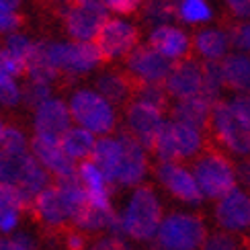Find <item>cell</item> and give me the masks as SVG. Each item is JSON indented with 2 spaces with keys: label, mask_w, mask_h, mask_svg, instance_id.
I'll return each mask as SVG.
<instances>
[{
  "label": "cell",
  "mask_w": 250,
  "mask_h": 250,
  "mask_svg": "<svg viewBox=\"0 0 250 250\" xmlns=\"http://www.w3.org/2000/svg\"><path fill=\"white\" fill-rule=\"evenodd\" d=\"M41 54L47 64L64 78V86H70L76 78L86 76L101 64V56L92 41H39Z\"/></svg>",
  "instance_id": "1"
},
{
  "label": "cell",
  "mask_w": 250,
  "mask_h": 250,
  "mask_svg": "<svg viewBox=\"0 0 250 250\" xmlns=\"http://www.w3.org/2000/svg\"><path fill=\"white\" fill-rule=\"evenodd\" d=\"M193 174L203 197L211 201H217L228 193H232L238 185L236 164L232 162L230 154H226L209 142L193 160Z\"/></svg>",
  "instance_id": "2"
},
{
  "label": "cell",
  "mask_w": 250,
  "mask_h": 250,
  "mask_svg": "<svg viewBox=\"0 0 250 250\" xmlns=\"http://www.w3.org/2000/svg\"><path fill=\"white\" fill-rule=\"evenodd\" d=\"M121 217V230L131 240L150 242L164 220L162 203L150 185H140L129 197Z\"/></svg>",
  "instance_id": "3"
},
{
  "label": "cell",
  "mask_w": 250,
  "mask_h": 250,
  "mask_svg": "<svg viewBox=\"0 0 250 250\" xmlns=\"http://www.w3.org/2000/svg\"><path fill=\"white\" fill-rule=\"evenodd\" d=\"M207 228L201 215L172 211L162 220L152 240V250H201Z\"/></svg>",
  "instance_id": "4"
},
{
  "label": "cell",
  "mask_w": 250,
  "mask_h": 250,
  "mask_svg": "<svg viewBox=\"0 0 250 250\" xmlns=\"http://www.w3.org/2000/svg\"><path fill=\"white\" fill-rule=\"evenodd\" d=\"M207 146V135L181 121H166L162 131L156 138L152 152L162 162L195 160Z\"/></svg>",
  "instance_id": "5"
},
{
  "label": "cell",
  "mask_w": 250,
  "mask_h": 250,
  "mask_svg": "<svg viewBox=\"0 0 250 250\" xmlns=\"http://www.w3.org/2000/svg\"><path fill=\"white\" fill-rule=\"evenodd\" d=\"M207 142L217 146L220 150L232 156L246 158L250 154V131L242 127V123L234 115L232 105L220 99L211 105L209 125H207Z\"/></svg>",
  "instance_id": "6"
},
{
  "label": "cell",
  "mask_w": 250,
  "mask_h": 250,
  "mask_svg": "<svg viewBox=\"0 0 250 250\" xmlns=\"http://www.w3.org/2000/svg\"><path fill=\"white\" fill-rule=\"evenodd\" d=\"M0 183L15 185L23 191L29 201L49 187V172L37 162L33 154L19 152V154H8L0 150Z\"/></svg>",
  "instance_id": "7"
},
{
  "label": "cell",
  "mask_w": 250,
  "mask_h": 250,
  "mask_svg": "<svg viewBox=\"0 0 250 250\" xmlns=\"http://www.w3.org/2000/svg\"><path fill=\"white\" fill-rule=\"evenodd\" d=\"M70 113L80 127L97 135H111L117 127V115L111 103L97 90L80 88L70 97Z\"/></svg>",
  "instance_id": "8"
},
{
  "label": "cell",
  "mask_w": 250,
  "mask_h": 250,
  "mask_svg": "<svg viewBox=\"0 0 250 250\" xmlns=\"http://www.w3.org/2000/svg\"><path fill=\"white\" fill-rule=\"evenodd\" d=\"M107 19V8L101 0H70L58 10V23L74 41L95 39L97 31Z\"/></svg>",
  "instance_id": "9"
},
{
  "label": "cell",
  "mask_w": 250,
  "mask_h": 250,
  "mask_svg": "<svg viewBox=\"0 0 250 250\" xmlns=\"http://www.w3.org/2000/svg\"><path fill=\"white\" fill-rule=\"evenodd\" d=\"M140 39H142V29L138 25L121 19H107L103 27L97 31L92 43H95L101 56V64L111 66L113 62L127 58L140 45Z\"/></svg>",
  "instance_id": "10"
},
{
  "label": "cell",
  "mask_w": 250,
  "mask_h": 250,
  "mask_svg": "<svg viewBox=\"0 0 250 250\" xmlns=\"http://www.w3.org/2000/svg\"><path fill=\"white\" fill-rule=\"evenodd\" d=\"M154 174L162 189L168 193L172 199L187 203V205H199L203 201V193L197 185L195 174L181 162H162L154 166Z\"/></svg>",
  "instance_id": "11"
},
{
  "label": "cell",
  "mask_w": 250,
  "mask_h": 250,
  "mask_svg": "<svg viewBox=\"0 0 250 250\" xmlns=\"http://www.w3.org/2000/svg\"><path fill=\"white\" fill-rule=\"evenodd\" d=\"M172 62L164 58L150 45H138L123 60V68L135 78V82L148 84H164L172 70Z\"/></svg>",
  "instance_id": "12"
},
{
  "label": "cell",
  "mask_w": 250,
  "mask_h": 250,
  "mask_svg": "<svg viewBox=\"0 0 250 250\" xmlns=\"http://www.w3.org/2000/svg\"><path fill=\"white\" fill-rule=\"evenodd\" d=\"M164 113L148 103L131 101L125 107V129H127L135 140H138L146 150L154 148L156 138L164 127Z\"/></svg>",
  "instance_id": "13"
},
{
  "label": "cell",
  "mask_w": 250,
  "mask_h": 250,
  "mask_svg": "<svg viewBox=\"0 0 250 250\" xmlns=\"http://www.w3.org/2000/svg\"><path fill=\"white\" fill-rule=\"evenodd\" d=\"M213 217L222 230L244 236L250 232V193L244 189H234L217 199Z\"/></svg>",
  "instance_id": "14"
},
{
  "label": "cell",
  "mask_w": 250,
  "mask_h": 250,
  "mask_svg": "<svg viewBox=\"0 0 250 250\" xmlns=\"http://www.w3.org/2000/svg\"><path fill=\"white\" fill-rule=\"evenodd\" d=\"M31 152L37 162L51 174V179H70L76 176L74 160L64 152L60 138H51L43 133H33L31 138Z\"/></svg>",
  "instance_id": "15"
},
{
  "label": "cell",
  "mask_w": 250,
  "mask_h": 250,
  "mask_svg": "<svg viewBox=\"0 0 250 250\" xmlns=\"http://www.w3.org/2000/svg\"><path fill=\"white\" fill-rule=\"evenodd\" d=\"M170 99L183 101L203 92V62L191 58L185 62H174L168 78L164 82Z\"/></svg>",
  "instance_id": "16"
},
{
  "label": "cell",
  "mask_w": 250,
  "mask_h": 250,
  "mask_svg": "<svg viewBox=\"0 0 250 250\" xmlns=\"http://www.w3.org/2000/svg\"><path fill=\"white\" fill-rule=\"evenodd\" d=\"M148 45L154 47L164 58H168L170 62H185L195 58L193 37L187 31L172 25H160L152 29L148 37Z\"/></svg>",
  "instance_id": "17"
},
{
  "label": "cell",
  "mask_w": 250,
  "mask_h": 250,
  "mask_svg": "<svg viewBox=\"0 0 250 250\" xmlns=\"http://www.w3.org/2000/svg\"><path fill=\"white\" fill-rule=\"evenodd\" d=\"M119 138L123 142V164L119 172L117 187H135L150 170V160L146 148L133 138L127 129H119Z\"/></svg>",
  "instance_id": "18"
},
{
  "label": "cell",
  "mask_w": 250,
  "mask_h": 250,
  "mask_svg": "<svg viewBox=\"0 0 250 250\" xmlns=\"http://www.w3.org/2000/svg\"><path fill=\"white\" fill-rule=\"evenodd\" d=\"M138 84L140 82H135V78L123 66L109 68L95 78V86L99 95L105 97L111 105H117L123 109L133 101V92Z\"/></svg>",
  "instance_id": "19"
},
{
  "label": "cell",
  "mask_w": 250,
  "mask_h": 250,
  "mask_svg": "<svg viewBox=\"0 0 250 250\" xmlns=\"http://www.w3.org/2000/svg\"><path fill=\"white\" fill-rule=\"evenodd\" d=\"M70 123H72L70 105H66L62 99H47L35 109V115H33L35 133L62 138L70 129Z\"/></svg>",
  "instance_id": "20"
},
{
  "label": "cell",
  "mask_w": 250,
  "mask_h": 250,
  "mask_svg": "<svg viewBox=\"0 0 250 250\" xmlns=\"http://www.w3.org/2000/svg\"><path fill=\"white\" fill-rule=\"evenodd\" d=\"M92 160L101 168V172L105 174V179L111 187H117L119 181V172H121V164H123V142L117 135H105L101 138L95 146L92 152Z\"/></svg>",
  "instance_id": "21"
},
{
  "label": "cell",
  "mask_w": 250,
  "mask_h": 250,
  "mask_svg": "<svg viewBox=\"0 0 250 250\" xmlns=\"http://www.w3.org/2000/svg\"><path fill=\"white\" fill-rule=\"evenodd\" d=\"M76 176L82 185V189L86 191V197L92 205L105 207L109 209L111 205V189L113 187L107 183L105 174L101 172V168L95 164V160H82L76 166Z\"/></svg>",
  "instance_id": "22"
},
{
  "label": "cell",
  "mask_w": 250,
  "mask_h": 250,
  "mask_svg": "<svg viewBox=\"0 0 250 250\" xmlns=\"http://www.w3.org/2000/svg\"><path fill=\"white\" fill-rule=\"evenodd\" d=\"M29 197L15 185L0 183V232H13L21 217L29 213Z\"/></svg>",
  "instance_id": "23"
},
{
  "label": "cell",
  "mask_w": 250,
  "mask_h": 250,
  "mask_svg": "<svg viewBox=\"0 0 250 250\" xmlns=\"http://www.w3.org/2000/svg\"><path fill=\"white\" fill-rule=\"evenodd\" d=\"M193 37L195 56H199L205 62H220L226 58L228 47H230V37L224 31V27H205L197 29Z\"/></svg>",
  "instance_id": "24"
},
{
  "label": "cell",
  "mask_w": 250,
  "mask_h": 250,
  "mask_svg": "<svg viewBox=\"0 0 250 250\" xmlns=\"http://www.w3.org/2000/svg\"><path fill=\"white\" fill-rule=\"evenodd\" d=\"M211 105L213 103L209 99H205L203 95H197V97H191V99L176 101L168 113H170V117L174 121L187 123V125H191V127H197V129H201L205 133L207 125H209Z\"/></svg>",
  "instance_id": "25"
},
{
  "label": "cell",
  "mask_w": 250,
  "mask_h": 250,
  "mask_svg": "<svg viewBox=\"0 0 250 250\" xmlns=\"http://www.w3.org/2000/svg\"><path fill=\"white\" fill-rule=\"evenodd\" d=\"M224 84L240 95H250V56L230 54L222 60Z\"/></svg>",
  "instance_id": "26"
},
{
  "label": "cell",
  "mask_w": 250,
  "mask_h": 250,
  "mask_svg": "<svg viewBox=\"0 0 250 250\" xmlns=\"http://www.w3.org/2000/svg\"><path fill=\"white\" fill-rule=\"evenodd\" d=\"M144 27H160L179 21V2L176 0H146L140 13L135 15Z\"/></svg>",
  "instance_id": "27"
},
{
  "label": "cell",
  "mask_w": 250,
  "mask_h": 250,
  "mask_svg": "<svg viewBox=\"0 0 250 250\" xmlns=\"http://www.w3.org/2000/svg\"><path fill=\"white\" fill-rule=\"evenodd\" d=\"M60 142H62V148H64V152L70 156L72 160H76V162L88 160L92 156V152H95V146H97L95 133H90L84 127H70L60 138Z\"/></svg>",
  "instance_id": "28"
},
{
  "label": "cell",
  "mask_w": 250,
  "mask_h": 250,
  "mask_svg": "<svg viewBox=\"0 0 250 250\" xmlns=\"http://www.w3.org/2000/svg\"><path fill=\"white\" fill-rule=\"evenodd\" d=\"M133 101L148 103V105L160 109L162 113L170 111V95H168V90H166L164 84H148V82H140V84L135 86Z\"/></svg>",
  "instance_id": "29"
},
{
  "label": "cell",
  "mask_w": 250,
  "mask_h": 250,
  "mask_svg": "<svg viewBox=\"0 0 250 250\" xmlns=\"http://www.w3.org/2000/svg\"><path fill=\"white\" fill-rule=\"evenodd\" d=\"M220 25L224 27L228 37H230V45L250 54V21H240L232 15H228V17H222Z\"/></svg>",
  "instance_id": "30"
},
{
  "label": "cell",
  "mask_w": 250,
  "mask_h": 250,
  "mask_svg": "<svg viewBox=\"0 0 250 250\" xmlns=\"http://www.w3.org/2000/svg\"><path fill=\"white\" fill-rule=\"evenodd\" d=\"M203 62V92L201 95L205 99H209L211 103L220 101L224 84V74H222V62Z\"/></svg>",
  "instance_id": "31"
},
{
  "label": "cell",
  "mask_w": 250,
  "mask_h": 250,
  "mask_svg": "<svg viewBox=\"0 0 250 250\" xmlns=\"http://www.w3.org/2000/svg\"><path fill=\"white\" fill-rule=\"evenodd\" d=\"M213 13L207 0H181L179 2V21L189 25H199L211 21Z\"/></svg>",
  "instance_id": "32"
},
{
  "label": "cell",
  "mask_w": 250,
  "mask_h": 250,
  "mask_svg": "<svg viewBox=\"0 0 250 250\" xmlns=\"http://www.w3.org/2000/svg\"><path fill=\"white\" fill-rule=\"evenodd\" d=\"M201 250H246V248H244L242 236L220 230V232H213L207 236Z\"/></svg>",
  "instance_id": "33"
},
{
  "label": "cell",
  "mask_w": 250,
  "mask_h": 250,
  "mask_svg": "<svg viewBox=\"0 0 250 250\" xmlns=\"http://www.w3.org/2000/svg\"><path fill=\"white\" fill-rule=\"evenodd\" d=\"M51 90H54V86L47 84V82L27 80V84L23 86V103L29 109H37L41 103L51 99Z\"/></svg>",
  "instance_id": "34"
},
{
  "label": "cell",
  "mask_w": 250,
  "mask_h": 250,
  "mask_svg": "<svg viewBox=\"0 0 250 250\" xmlns=\"http://www.w3.org/2000/svg\"><path fill=\"white\" fill-rule=\"evenodd\" d=\"M0 150L8 154L27 152V138L23 129H19L17 125H6L2 131V138H0Z\"/></svg>",
  "instance_id": "35"
},
{
  "label": "cell",
  "mask_w": 250,
  "mask_h": 250,
  "mask_svg": "<svg viewBox=\"0 0 250 250\" xmlns=\"http://www.w3.org/2000/svg\"><path fill=\"white\" fill-rule=\"evenodd\" d=\"M23 101V88L17 84L13 76L0 74V107H17Z\"/></svg>",
  "instance_id": "36"
},
{
  "label": "cell",
  "mask_w": 250,
  "mask_h": 250,
  "mask_svg": "<svg viewBox=\"0 0 250 250\" xmlns=\"http://www.w3.org/2000/svg\"><path fill=\"white\" fill-rule=\"evenodd\" d=\"M27 15L19 13V10H8V8H0V35H13L17 31L27 27Z\"/></svg>",
  "instance_id": "37"
},
{
  "label": "cell",
  "mask_w": 250,
  "mask_h": 250,
  "mask_svg": "<svg viewBox=\"0 0 250 250\" xmlns=\"http://www.w3.org/2000/svg\"><path fill=\"white\" fill-rule=\"evenodd\" d=\"M0 250H37L35 238H31L25 232H19L15 236H0Z\"/></svg>",
  "instance_id": "38"
},
{
  "label": "cell",
  "mask_w": 250,
  "mask_h": 250,
  "mask_svg": "<svg viewBox=\"0 0 250 250\" xmlns=\"http://www.w3.org/2000/svg\"><path fill=\"white\" fill-rule=\"evenodd\" d=\"M107 8H111L113 13L123 15V17H135L140 13L142 4L146 0H103Z\"/></svg>",
  "instance_id": "39"
},
{
  "label": "cell",
  "mask_w": 250,
  "mask_h": 250,
  "mask_svg": "<svg viewBox=\"0 0 250 250\" xmlns=\"http://www.w3.org/2000/svg\"><path fill=\"white\" fill-rule=\"evenodd\" d=\"M232 111L238 117V121L242 123V127L250 131V95H238L232 99Z\"/></svg>",
  "instance_id": "40"
},
{
  "label": "cell",
  "mask_w": 250,
  "mask_h": 250,
  "mask_svg": "<svg viewBox=\"0 0 250 250\" xmlns=\"http://www.w3.org/2000/svg\"><path fill=\"white\" fill-rule=\"evenodd\" d=\"M228 6V15L236 19H248L250 17V0H224Z\"/></svg>",
  "instance_id": "41"
},
{
  "label": "cell",
  "mask_w": 250,
  "mask_h": 250,
  "mask_svg": "<svg viewBox=\"0 0 250 250\" xmlns=\"http://www.w3.org/2000/svg\"><path fill=\"white\" fill-rule=\"evenodd\" d=\"M236 176H238V183L244 187V191L250 193V158H242L236 164Z\"/></svg>",
  "instance_id": "42"
},
{
  "label": "cell",
  "mask_w": 250,
  "mask_h": 250,
  "mask_svg": "<svg viewBox=\"0 0 250 250\" xmlns=\"http://www.w3.org/2000/svg\"><path fill=\"white\" fill-rule=\"evenodd\" d=\"M64 2H70V0H33V6H37L39 10H49V8L60 6Z\"/></svg>",
  "instance_id": "43"
},
{
  "label": "cell",
  "mask_w": 250,
  "mask_h": 250,
  "mask_svg": "<svg viewBox=\"0 0 250 250\" xmlns=\"http://www.w3.org/2000/svg\"><path fill=\"white\" fill-rule=\"evenodd\" d=\"M23 0H0V8H8V10H19Z\"/></svg>",
  "instance_id": "44"
},
{
  "label": "cell",
  "mask_w": 250,
  "mask_h": 250,
  "mask_svg": "<svg viewBox=\"0 0 250 250\" xmlns=\"http://www.w3.org/2000/svg\"><path fill=\"white\" fill-rule=\"evenodd\" d=\"M242 240H244V248L250 250V234H244V236H242Z\"/></svg>",
  "instance_id": "45"
},
{
  "label": "cell",
  "mask_w": 250,
  "mask_h": 250,
  "mask_svg": "<svg viewBox=\"0 0 250 250\" xmlns=\"http://www.w3.org/2000/svg\"><path fill=\"white\" fill-rule=\"evenodd\" d=\"M2 131H4V121L0 119V138H2Z\"/></svg>",
  "instance_id": "46"
},
{
  "label": "cell",
  "mask_w": 250,
  "mask_h": 250,
  "mask_svg": "<svg viewBox=\"0 0 250 250\" xmlns=\"http://www.w3.org/2000/svg\"><path fill=\"white\" fill-rule=\"evenodd\" d=\"M88 250H97V248H92V246H90V248H88Z\"/></svg>",
  "instance_id": "47"
}]
</instances>
